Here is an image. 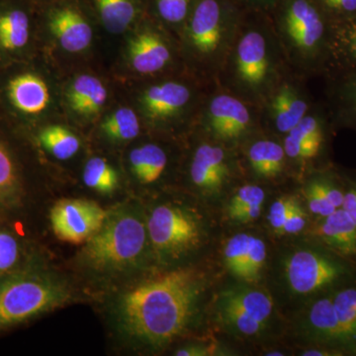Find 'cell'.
<instances>
[{"mask_svg":"<svg viewBox=\"0 0 356 356\" xmlns=\"http://www.w3.org/2000/svg\"><path fill=\"white\" fill-rule=\"evenodd\" d=\"M266 199V191L259 185L247 184L241 186L233 197L229 206V216L236 211L254 204H262Z\"/></svg>","mask_w":356,"mask_h":356,"instance_id":"34","label":"cell"},{"mask_svg":"<svg viewBox=\"0 0 356 356\" xmlns=\"http://www.w3.org/2000/svg\"><path fill=\"white\" fill-rule=\"evenodd\" d=\"M296 198L295 196H282L271 206L268 220L273 231L277 235H282L283 227H284L288 215H289Z\"/></svg>","mask_w":356,"mask_h":356,"instance_id":"37","label":"cell"},{"mask_svg":"<svg viewBox=\"0 0 356 356\" xmlns=\"http://www.w3.org/2000/svg\"><path fill=\"white\" fill-rule=\"evenodd\" d=\"M341 208L350 215L356 224V180L344 185V197Z\"/></svg>","mask_w":356,"mask_h":356,"instance_id":"40","label":"cell"},{"mask_svg":"<svg viewBox=\"0 0 356 356\" xmlns=\"http://www.w3.org/2000/svg\"><path fill=\"white\" fill-rule=\"evenodd\" d=\"M196 0H147V14L179 36Z\"/></svg>","mask_w":356,"mask_h":356,"instance_id":"30","label":"cell"},{"mask_svg":"<svg viewBox=\"0 0 356 356\" xmlns=\"http://www.w3.org/2000/svg\"><path fill=\"white\" fill-rule=\"evenodd\" d=\"M262 204H254L247 206L242 209L236 211L234 214L229 215V218L234 221L238 222H248L257 219L261 214Z\"/></svg>","mask_w":356,"mask_h":356,"instance_id":"41","label":"cell"},{"mask_svg":"<svg viewBox=\"0 0 356 356\" xmlns=\"http://www.w3.org/2000/svg\"><path fill=\"white\" fill-rule=\"evenodd\" d=\"M107 212L88 199H60L51 208L50 220L54 234L70 243H86L100 229Z\"/></svg>","mask_w":356,"mask_h":356,"instance_id":"20","label":"cell"},{"mask_svg":"<svg viewBox=\"0 0 356 356\" xmlns=\"http://www.w3.org/2000/svg\"><path fill=\"white\" fill-rule=\"evenodd\" d=\"M268 356H281L283 355L282 353H280V351H273V353H267Z\"/></svg>","mask_w":356,"mask_h":356,"instance_id":"45","label":"cell"},{"mask_svg":"<svg viewBox=\"0 0 356 356\" xmlns=\"http://www.w3.org/2000/svg\"><path fill=\"white\" fill-rule=\"evenodd\" d=\"M119 83L122 96L137 110L147 135L177 142L185 140L195 128L204 99L214 86L186 70Z\"/></svg>","mask_w":356,"mask_h":356,"instance_id":"3","label":"cell"},{"mask_svg":"<svg viewBox=\"0 0 356 356\" xmlns=\"http://www.w3.org/2000/svg\"><path fill=\"white\" fill-rule=\"evenodd\" d=\"M245 13L238 0H196L178 36L185 70L216 86Z\"/></svg>","mask_w":356,"mask_h":356,"instance_id":"7","label":"cell"},{"mask_svg":"<svg viewBox=\"0 0 356 356\" xmlns=\"http://www.w3.org/2000/svg\"><path fill=\"white\" fill-rule=\"evenodd\" d=\"M344 257L332 252L301 250L286 262L288 283L293 291L311 294L334 287L350 277L353 269Z\"/></svg>","mask_w":356,"mask_h":356,"instance_id":"17","label":"cell"},{"mask_svg":"<svg viewBox=\"0 0 356 356\" xmlns=\"http://www.w3.org/2000/svg\"><path fill=\"white\" fill-rule=\"evenodd\" d=\"M306 218L305 211L301 207L298 199L296 198L283 227L282 234H297L301 232L305 228Z\"/></svg>","mask_w":356,"mask_h":356,"instance_id":"39","label":"cell"},{"mask_svg":"<svg viewBox=\"0 0 356 356\" xmlns=\"http://www.w3.org/2000/svg\"><path fill=\"white\" fill-rule=\"evenodd\" d=\"M248 10L268 13L277 0H238Z\"/></svg>","mask_w":356,"mask_h":356,"instance_id":"42","label":"cell"},{"mask_svg":"<svg viewBox=\"0 0 356 356\" xmlns=\"http://www.w3.org/2000/svg\"><path fill=\"white\" fill-rule=\"evenodd\" d=\"M177 140L146 134L121 154L124 173L132 184L153 186L163 181L175 163L170 145Z\"/></svg>","mask_w":356,"mask_h":356,"instance_id":"19","label":"cell"},{"mask_svg":"<svg viewBox=\"0 0 356 356\" xmlns=\"http://www.w3.org/2000/svg\"><path fill=\"white\" fill-rule=\"evenodd\" d=\"M189 145L185 175L189 184L205 195L220 193L236 173V149L192 131L185 139Z\"/></svg>","mask_w":356,"mask_h":356,"instance_id":"14","label":"cell"},{"mask_svg":"<svg viewBox=\"0 0 356 356\" xmlns=\"http://www.w3.org/2000/svg\"><path fill=\"white\" fill-rule=\"evenodd\" d=\"M293 74L325 76L332 20L316 0H277L267 13Z\"/></svg>","mask_w":356,"mask_h":356,"instance_id":"8","label":"cell"},{"mask_svg":"<svg viewBox=\"0 0 356 356\" xmlns=\"http://www.w3.org/2000/svg\"><path fill=\"white\" fill-rule=\"evenodd\" d=\"M120 95V83L104 65H88L63 76L64 119L88 137L100 117Z\"/></svg>","mask_w":356,"mask_h":356,"instance_id":"11","label":"cell"},{"mask_svg":"<svg viewBox=\"0 0 356 356\" xmlns=\"http://www.w3.org/2000/svg\"><path fill=\"white\" fill-rule=\"evenodd\" d=\"M147 228L152 254L161 264L180 261L202 243L200 220L191 211L173 204L154 207L147 218Z\"/></svg>","mask_w":356,"mask_h":356,"instance_id":"13","label":"cell"},{"mask_svg":"<svg viewBox=\"0 0 356 356\" xmlns=\"http://www.w3.org/2000/svg\"><path fill=\"white\" fill-rule=\"evenodd\" d=\"M202 289L197 273L186 268L130 283L110 302L112 324L133 346H165L191 324Z\"/></svg>","mask_w":356,"mask_h":356,"instance_id":"1","label":"cell"},{"mask_svg":"<svg viewBox=\"0 0 356 356\" xmlns=\"http://www.w3.org/2000/svg\"><path fill=\"white\" fill-rule=\"evenodd\" d=\"M308 79L289 72L259 107L264 132L282 139L310 111L315 102L306 86Z\"/></svg>","mask_w":356,"mask_h":356,"instance_id":"16","label":"cell"},{"mask_svg":"<svg viewBox=\"0 0 356 356\" xmlns=\"http://www.w3.org/2000/svg\"><path fill=\"white\" fill-rule=\"evenodd\" d=\"M325 79L324 107L332 125L356 130V67L332 72Z\"/></svg>","mask_w":356,"mask_h":356,"instance_id":"24","label":"cell"},{"mask_svg":"<svg viewBox=\"0 0 356 356\" xmlns=\"http://www.w3.org/2000/svg\"><path fill=\"white\" fill-rule=\"evenodd\" d=\"M72 289L56 273L29 271L0 281V330L69 303Z\"/></svg>","mask_w":356,"mask_h":356,"instance_id":"10","label":"cell"},{"mask_svg":"<svg viewBox=\"0 0 356 356\" xmlns=\"http://www.w3.org/2000/svg\"><path fill=\"white\" fill-rule=\"evenodd\" d=\"M238 147L254 177L275 180L286 172L289 161L280 138L261 131Z\"/></svg>","mask_w":356,"mask_h":356,"instance_id":"23","label":"cell"},{"mask_svg":"<svg viewBox=\"0 0 356 356\" xmlns=\"http://www.w3.org/2000/svg\"><path fill=\"white\" fill-rule=\"evenodd\" d=\"M219 306L236 309L264 324L271 315L273 302L268 294L259 290L238 288L225 292L220 299Z\"/></svg>","mask_w":356,"mask_h":356,"instance_id":"28","label":"cell"},{"mask_svg":"<svg viewBox=\"0 0 356 356\" xmlns=\"http://www.w3.org/2000/svg\"><path fill=\"white\" fill-rule=\"evenodd\" d=\"M38 6L0 0V67L39 55Z\"/></svg>","mask_w":356,"mask_h":356,"instance_id":"15","label":"cell"},{"mask_svg":"<svg viewBox=\"0 0 356 356\" xmlns=\"http://www.w3.org/2000/svg\"><path fill=\"white\" fill-rule=\"evenodd\" d=\"M38 37L40 53L63 74L88 65L108 69L104 39L81 0L39 6Z\"/></svg>","mask_w":356,"mask_h":356,"instance_id":"5","label":"cell"},{"mask_svg":"<svg viewBox=\"0 0 356 356\" xmlns=\"http://www.w3.org/2000/svg\"><path fill=\"white\" fill-rule=\"evenodd\" d=\"M81 2L99 27L106 46L108 63L117 42L147 15V0H81Z\"/></svg>","mask_w":356,"mask_h":356,"instance_id":"21","label":"cell"},{"mask_svg":"<svg viewBox=\"0 0 356 356\" xmlns=\"http://www.w3.org/2000/svg\"><path fill=\"white\" fill-rule=\"evenodd\" d=\"M289 72L268 14L245 9L217 86L259 108Z\"/></svg>","mask_w":356,"mask_h":356,"instance_id":"2","label":"cell"},{"mask_svg":"<svg viewBox=\"0 0 356 356\" xmlns=\"http://www.w3.org/2000/svg\"><path fill=\"white\" fill-rule=\"evenodd\" d=\"M63 76L41 53L0 67V113L29 135L44 124L64 119Z\"/></svg>","mask_w":356,"mask_h":356,"instance_id":"4","label":"cell"},{"mask_svg":"<svg viewBox=\"0 0 356 356\" xmlns=\"http://www.w3.org/2000/svg\"><path fill=\"white\" fill-rule=\"evenodd\" d=\"M81 165V180L90 191L102 195H112L121 187L125 175L122 163H115L112 154L89 149Z\"/></svg>","mask_w":356,"mask_h":356,"instance_id":"25","label":"cell"},{"mask_svg":"<svg viewBox=\"0 0 356 356\" xmlns=\"http://www.w3.org/2000/svg\"><path fill=\"white\" fill-rule=\"evenodd\" d=\"M356 67V13L341 19L332 20L331 43L327 72Z\"/></svg>","mask_w":356,"mask_h":356,"instance_id":"27","label":"cell"},{"mask_svg":"<svg viewBox=\"0 0 356 356\" xmlns=\"http://www.w3.org/2000/svg\"><path fill=\"white\" fill-rule=\"evenodd\" d=\"M108 70L121 83L184 72L179 40L147 14L115 44Z\"/></svg>","mask_w":356,"mask_h":356,"instance_id":"9","label":"cell"},{"mask_svg":"<svg viewBox=\"0 0 356 356\" xmlns=\"http://www.w3.org/2000/svg\"><path fill=\"white\" fill-rule=\"evenodd\" d=\"M149 250L147 218L127 204L107 212L102 226L84 243L79 261L93 277L111 281L142 270Z\"/></svg>","mask_w":356,"mask_h":356,"instance_id":"6","label":"cell"},{"mask_svg":"<svg viewBox=\"0 0 356 356\" xmlns=\"http://www.w3.org/2000/svg\"><path fill=\"white\" fill-rule=\"evenodd\" d=\"M314 234L332 252L356 259V224L343 208L322 218Z\"/></svg>","mask_w":356,"mask_h":356,"instance_id":"26","label":"cell"},{"mask_svg":"<svg viewBox=\"0 0 356 356\" xmlns=\"http://www.w3.org/2000/svg\"><path fill=\"white\" fill-rule=\"evenodd\" d=\"M137 110L122 96L100 117L88 135L89 147L109 154H120L146 135Z\"/></svg>","mask_w":356,"mask_h":356,"instance_id":"18","label":"cell"},{"mask_svg":"<svg viewBox=\"0 0 356 356\" xmlns=\"http://www.w3.org/2000/svg\"><path fill=\"white\" fill-rule=\"evenodd\" d=\"M37 6H43V4L50 3V2L57 1V0H32Z\"/></svg>","mask_w":356,"mask_h":356,"instance_id":"44","label":"cell"},{"mask_svg":"<svg viewBox=\"0 0 356 356\" xmlns=\"http://www.w3.org/2000/svg\"><path fill=\"white\" fill-rule=\"evenodd\" d=\"M20 248L15 236L0 231V273L9 270L19 259Z\"/></svg>","mask_w":356,"mask_h":356,"instance_id":"36","label":"cell"},{"mask_svg":"<svg viewBox=\"0 0 356 356\" xmlns=\"http://www.w3.org/2000/svg\"><path fill=\"white\" fill-rule=\"evenodd\" d=\"M303 194L305 196L307 202H308L309 208L313 214L317 215L321 218H325L331 215L337 208L325 195L322 187H321L320 181L317 172L311 175V177L307 180L304 185Z\"/></svg>","mask_w":356,"mask_h":356,"instance_id":"33","label":"cell"},{"mask_svg":"<svg viewBox=\"0 0 356 356\" xmlns=\"http://www.w3.org/2000/svg\"><path fill=\"white\" fill-rule=\"evenodd\" d=\"M209 350L201 348V346H188L177 350V355L179 356H202L209 355Z\"/></svg>","mask_w":356,"mask_h":356,"instance_id":"43","label":"cell"},{"mask_svg":"<svg viewBox=\"0 0 356 356\" xmlns=\"http://www.w3.org/2000/svg\"><path fill=\"white\" fill-rule=\"evenodd\" d=\"M40 153L54 163H70L89 147L88 137L65 119L49 122L30 134Z\"/></svg>","mask_w":356,"mask_h":356,"instance_id":"22","label":"cell"},{"mask_svg":"<svg viewBox=\"0 0 356 356\" xmlns=\"http://www.w3.org/2000/svg\"><path fill=\"white\" fill-rule=\"evenodd\" d=\"M266 248L264 241L261 238H252V245L245 269H243V278L245 280L252 281L259 276V273L266 264Z\"/></svg>","mask_w":356,"mask_h":356,"instance_id":"35","label":"cell"},{"mask_svg":"<svg viewBox=\"0 0 356 356\" xmlns=\"http://www.w3.org/2000/svg\"><path fill=\"white\" fill-rule=\"evenodd\" d=\"M332 302L346 348L356 353V287L344 286L332 293Z\"/></svg>","mask_w":356,"mask_h":356,"instance_id":"31","label":"cell"},{"mask_svg":"<svg viewBox=\"0 0 356 356\" xmlns=\"http://www.w3.org/2000/svg\"><path fill=\"white\" fill-rule=\"evenodd\" d=\"M309 323L316 336L322 341L339 346L343 351L348 350L332 302V293L313 304L309 313Z\"/></svg>","mask_w":356,"mask_h":356,"instance_id":"29","label":"cell"},{"mask_svg":"<svg viewBox=\"0 0 356 356\" xmlns=\"http://www.w3.org/2000/svg\"><path fill=\"white\" fill-rule=\"evenodd\" d=\"M194 130L236 149L264 131L259 107L217 84L206 95Z\"/></svg>","mask_w":356,"mask_h":356,"instance_id":"12","label":"cell"},{"mask_svg":"<svg viewBox=\"0 0 356 356\" xmlns=\"http://www.w3.org/2000/svg\"><path fill=\"white\" fill-rule=\"evenodd\" d=\"M254 236L248 234H238L229 238L225 247V264L234 275L243 278V269Z\"/></svg>","mask_w":356,"mask_h":356,"instance_id":"32","label":"cell"},{"mask_svg":"<svg viewBox=\"0 0 356 356\" xmlns=\"http://www.w3.org/2000/svg\"><path fill=\"white\" fill-rule=\"evenodd\" d=\"M318 6L331 18L341 19L356 13V0H316Z\"/></svg>","mask_w":356,"mask_h":356,"instance_id":"38","label":"cell"}]
</instances>
